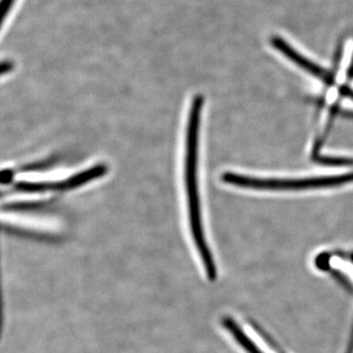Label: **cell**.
I'll use <instances>...</instances> for the list:
<instances>
[{"instance_id": "1", "label": "cell", "mask_w": 353, "mask_h": 353, "mask_svg": "<svg viewBox=\"0 0 353 353\" xmlns=\"http://www.w3.org/2000/svg\"><path fill=\"white\" fill-rule=\"evenodd\" d=\"M203 99L197 95L190 106L188 120L187 138H185V180L189 203L190 231L194 245L199 253L206 275L209 280L214 281L217 270L202 226L201 199L199 190V128H201V109Z\"/></svg>"}, {"instance_id": "4", "label": "cell", "mask_w": 353, "mask_h": 353, "mask_svg": "<svg viewBox=\"0 0 353 353\" xmlns=\"http://www.w3.org/2000/svg\"><path fill=\"white\" fill-rule=\"evenodd\" d=\"M270 43L275 50L282 53L285 57L294 62L297 66L301 67L304 71L319 79V80H321L323 83H326L330 87L334 85V77L332 72L323 68V67L316 64L315 62L311 61L307 57H304L301 52L294 50L284 39L279 36H273L270 39Z\"/></svg>"}, {"instance_id": "3", "label": "cell", "mask_w": 353, "mask_h": 353, "mask_svg": "<svg viewBox=\"0 0 353 353\" xmlns=\"http://www.w3.org/2000/svg\"><path fill=\"white\" fill-rule=\"evenodd\" d=\"M106 172H108V167L103 164H99L59 182H19L14 185L13 190L17 192H63V190L82 187L90 181L105 175Z\"/></svg>"}, {"instance_id": "2", "label": "cell", "mask_w": 353, "mask_h": 353, "mask_svg": "<svg viewBox=\"0 0 353 353\" xmlns=\"http://www.w3.org/2000/svg\"><path fill=\"white\" fill-rule=\"evenodd\" d=\"M222 181L228 185L260 190H304L333 188L353 182V173L303 179H264L226 172Z\"/></svg>"}]
</instances>
